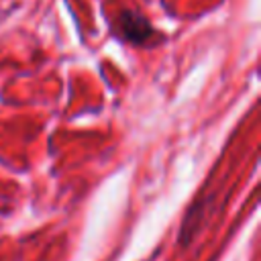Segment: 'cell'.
<instances>
[{
    "instance_id": "obj_1",
    "label": "cell",
    "mask_w": 261,
    "mask_h": 261,
    "mask_svg": "<svg viewBox=\"0 0 261 261\" xmlns=\"http://www.w3.org/2000/svg\"><path fill=\"white\" fill-rule=\"evenodd\" d=\"M116 29L120 33L122 39H126L128 43H145L151 35H153V29L149 24V20L139 14L137 10H124L120 12L118 16V22H116Z\"/></svg>"
}]
</instances>
